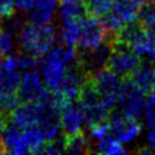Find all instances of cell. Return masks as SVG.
Instances as JSON below:
<instances>
[{"mask_svg": "<svg viewBox=\"0 0 155 155\" xmlns=\"http://www.w3.org/2000/svg\"><path fill=\"white\" fill-rule=\"evenodd\" d=\"M78 62V51L73 46L59 45L52 47L39 61V69L45 86L51 91H58L65 69Z\"/></svg>", "mask_w": 155, "mask_h": 155, "instance_id": "obj_1", "label": "cell"}, {"mask_svg": "<svg viewBox=\"0 0 155 155\" xmlns=\"http://www.w3.org/2000/svg\"><path fill=\"white\" fill-rule=\"evenodd\" d=\"M16 35L18 38V44L24 52L36 58H41L54 46L57 30L51 23L39 24L28 21L22 24Z\"/></svg>", "mask_w": 155, "mask_h": 155, "instance_id": "obj_2", "label": "cell"}, {"mask_svg": "<svg viewBox=\"0 0 155 155\" xmlns=\"http://www.w3.org/2000/svg\"><path fill=\"white\" fill-rule=\"evenodd\" d=\"M145 103V93L133 85L130 79L125 78V80L121 81L116 97L119 111L126 116L138 119L143 114Z\"/></svg>", "mask_w": 155, "mask_h": 155, "instance_id": "obj_3", "label": "cell"}, {"mask_svg": "<svg viewBox=\"0 0 155 155\" xmlns=\"http://www.w3.org/2000/svg\"><path fill=\"white\" fill-rule=\"evenodd\" d=\"M88 79L97 93L99 94L102 102L113 110L114 105L116 104V97L121 85L120 76H117L109 68L103 67L88 74Z\"/></svg>", "mask_w": 155, "mask_h": 155, "instance_id": "obj_4", "label": "cell"}, {"mask_svg": "<svg viewBox=\"0 0 155 155\" xmlns=\"http://www.w3.org/2000/svg\"><path fill=\"white\" fill-rule=\"evenodd\" d=\"M108 39V34L98 17L86 15L80 18V36L78 41L79 52H85L98 47Z\"/></svg>", "mask_w": 155, "mask_h": 155, "instance_id": "obj_5", "label": "cell"}, {"mask_svg": "<svg viewBox=\"0 0 155 155\" xmlns=\"http://www.w3.org/2000/svg\"><path fill=\"white\" fill-rule=\"evenodd\" d=\"M139 63V56L131 51L126 45L119 41H113V47L105 65L107 68L120 78H128Z\"/></svg>", "mask_w": 155, "mask_h": 155, "instance_id": "obj_6", "label": "cell"}, {"mask_svg": "<svg viewBox=\"0 0 155 155\" xmlns=\"http://www.w3.org/2000/svg\"><path fill=\"white\" fill-rule=\"evenodd\" d=\"M108 122L109 134L122 144L130 143L133 139H136L142 131V126L137 119L126 116L119 110L110 111Z\"/></svg>", "mask_w": 155, "mask_h": 155, "instance_id": "obj_7", "label": "cell"}, {"mask_svg": "<svg viewBox=\"0 0 155 155\" xmlns=\"http://www.w3.org/2000/svg\"><path fill=\"white\" fill-rule=\"evenodd\" d=\"M48 88L45 86L41 75L35 69L25 70L21 76V82L17 90V94L21 102H34L41 101Z\"/></svg>", "mask_w": 155, "mask_h": 155, "instance_id": "obj_8", "label": "cell"}, {"mask_svg": "<svg viewBox=\"0 0 155 155\" xmlns=\"http://www.w3.org/2000/svg\"><path fill=\"white\" fill-rule=\"evenodd\" d=\"M41 111H42V103L40 101L22 102V104H18L8 114L7 116L8 122L24 130L29 126L35 125L39 121Z\"/></svg>", "mask_w": 155, "mask_h": 155, "instance_id": "obj_9", "label": "cell"}, {"mask_svg": "<svg viewBox=\"0 0 155 155\" xmlns=\"http://www.w3.org/2000/svg\"><path fill=\"white\" fill-rule=\"evenodd\" d=\"M0 143L4 151L7 154L23 155L29 153V147L24 139L23 130L11 122H7L1 131Z\"/></svg>", "mask_w": 155, "mask_h": 155, "instance_id": "obj_10", "label": "cell"}, {"mask_svg": "<svg viewBox=\"0 0 155 155\" xmlns=\"http://www.w3.org/2000/svg\"><path fill=\"white\" fill-rule=\"evenodd\" d=\"M61 130L64 136L75 134L82 131V125L85 122L82 110L78 103L70 102L61 110Z\"/></svg>", "mask_w": 155, "mask_h": 155, "instance_id": "obj_11", "label": "cell"}, {"mask_svg": "<svg viewBox=\"0 0 155 155\" xmlns=\"http://www.w3.org/2000/svg\"><path fill=\"white\" fill-rule=\"evenodd\" d=\"M21 76V69L15 56H10L2 61L0 69V92H17Z\"/></svg>", "mask_w": 155, "mask_h": 155, "instance_id": "obj_12", "label": "cell"}, {"mask_svg": "<svg viewBox=\"0 0 155 155\" xmlns=\"http://www.w3.org/2000/svg\"><path fill=\"white\" fill-rule=\"evenodd\" d=\"M128 78L145 94H149L155 87V68L151 63H139Z\"/></svg>", "mask_w": 155, "mask_h": 155, "instance_id": "obj_13", "label": "cell"}, {"mask_svg": "<svg viewBox=\"0 0 155 155\" xmlns=\"http://www.w3.org/2000/svg\"><path fill=\"white\" fill-rule=\"evenodd\" d=\"M56 6V0H35L33 6L28 10L27 18L33 23H50L54 16Z\"/></svg>", "mask_w": 155, "mask_h": 155, "instance_id": "obj_14", "label": "cell"}, {"mask_svg": "<svg viewBox=\"0 0 155 155\" xmlns=\"http://www.w3.org/2000/svg\"><path fill=\"white\" fill-rule=\"evenodd\" d=\"M62 25L59 29V40L63 45L73 46L78 45L80 36V18L61 19Z\"/></svg>", "mask_w": 155, "mask_h": 155, "instance_id": "obj_15", "label": "cell"}, {"mask_svg": "<svg viewBox=\"0 0 155 155\" xmlns=\"http://www.w3.org/2000/svg\"><path fill=\"white\" fill-rule=\"evenodd\" d=\"M128 48L139 57L150 56V53L155 48V33L144 29L143 33L128 46Z\"/></svg>", "mask_w": 155, "mask_h": 155, "instance_id": "obj_16", "label": "cell"}, {"mask_svg": "<svg viewBox=\"0 0 155 155\" xmlns=\"http://www.w3.org/2000/svg\"><path fill=\"white\" fill-rule=\"evenodd\" d=\"M111 11L126 24L137 19L138 5L134 0H113Z\"/></svg>", "mask_w": 155, "mask_h": 155, "instance_id": "obj_17", "label": "cell"}, {"mask_svg": "<svg viewBox=\"0 0 155 155\" xmlns=\"http://www.w3.org/2000/svg\"><path fill=\"white\" fill-rule=\"evenodd\" d=\"M90 151L91 149H90L88 139L82 131L75 134L64 136V153L86 154Z\"/></svg>", "mask_w": 155, "mask_h": 155, "instance_id": "obj_18", "label": "cell"}, {"mask_svg": "<svg viewBox=\"0 0 155 155\" xmlns=\"http://www.w3.org/2000/svg\"><path fill=\"white\" fill-rule=\"evenodd\" d=\"M97 151L107 155H121L126 154L127 150L125 149L124 144L120 143L117 139L111 137L110 134L101 138L97 140Z\"/></svg>", "mask_w": 155, "mask_h": 155, "instance_id": "obj_19", "label": "cell"}, {"mask_svg": "<svg viewBox=\"0 0 155 155\" xmlns=\"http://www.w3.org/2000/svg\"><path fill=\"white\" fill-rule=\"evenodd\" d=\"M58 15L61 19L81 18L86 15L85 5L80 1H61L58 6Z\"/></svg>", "mask_w": 155, "mask_h": 155, "instance_id": "obj_20", "label": "cell"}, {"mask_svg": "<svg viewBox=\"0 0 155 155\" xmlns=\"http://www.w3.org/2000/svg\"><path fill=\"white\" fill-rule=\"evenodd\" d=\"M137 21L148 30L155 33V4L148 1L138 8Z\"/></svg>", "mask_w": 155, "mask_h": 155, "instance_id": "obj_21", "label": "cell"}, {"mask_svg": "<svg viewBox=\"0 0 155 155\" xmlns=\"http://www.w3.org/2000/svg\"><path fill=\"white\" fill-rule=\"evenodd\" d=\"M86 15L102 17L107 15L113 6V0H84Z\"/></svg>", "mask_w": 155, "mask_h": 155, "instance_id": "obj_22", "label": "cell"}, {"mask_svg": "<svg viewBox=\"0 0 155 155\" xmlns=\"http://www.w3.org/2000/svg\"><path fill=\"white\" fill-rule=\"evenodd\" d=\"M21 103L17 92H0V111L8 114Z\"/></svg>", "mask_w": 155, "mask_h": 155, "instance_id": "obj_23", "label": "cell"}, {"mask_svg": "<svg viewBox=\"0 0 155 155\" xmlns=\"http://www.w3.org/2000/svg\"><path fill=\"white\" fill-rule=\"evenodd\" d=\"M15 47L12 34L0 25V57L8 56Z\"/></svg>", "mask_w": 155, "mask_h": 155, "instance_id": "obj_24", "label": "cell"}, {"mask_svg": "<svg viewBox=\"0 0 155 155\" xmlns=\"http://www.w3.org/2000/svg\"><path fill=\"white\" fill-rule=\"evenodd\" d=\"M16 61H17V64H18V68L23 71L25 70H30V69H36L39 62H38V58L27 53V52H23V53H19V54H16Z\"/></svg>", "mask_w": 155, "mask_h": 155, "instance_id": "obj_25", "label": "cell"}, {"mask_svg": "<svg viewBox=\"0 0 155 155\" xmlns=\"http://www.w3.org/2000/svg\"><path fill=\"white\" fill-rule=\"evenodd\" d=\"M88 130H90V138L94 139L97 142L98 139L109 134V122L107 120V121H102V122L90 125Z\"/></svg>", "mask_w": 155, "mask_h": 155, "instance_id": "obj_26", "label": "cell"}, {"mask_svg": "<svg viewBox=\"0 0 155 155\" xmlns=\"http://www.w3.org/2000/svg\"><path fill=\"white\" fill-rule=\"evenodd\" d=\"M143 114H144L147 125L149 127L155 126V101H149V99L147 101Z\"/></svg>", "mask_w": 155, "mask_h": 155, "instance_id": "obj_27", "label": "cell"}, {"mask_svg": "<svg viewBox=\"0 0 155 155\" xmlns=\"http://www.w3.org/2000/svg\"><path fill=\"white\" fill-rule=\"evenodd\" d=\"M15 1L13 0H0V16L8 18L15 15Z\"/></svg>", "mask_w": 155, "mask_h": 155, "instance_id": "obj_28", "label": "cell"}, {"mask_svg": "<svg viewBox=\"0 0 155 155\" xmlns=\"http://www.w3.org/2000/svg\"><path fill=\"white\" fill-rule=\"evenodd\" d=\"M13 1H15V7L19 11H28L35 2V0H13Z\"/></svg>", "mask_w": 155, "mask_h": 155, "instance_id": "obj_29", "label": "cell"}, {"mask_svg": "<svg viewBox=\"0 0 155 155\" xmlns=\"http://www.w3.org/2000/svg\"><path fill=\"white\" fill-rule=\"evenodd\" d=\"M147 144L151 153H155V126H151L147 134Z\"/></svg>", "mask_w": 155, "mask_h": 155, "instance_id": "obj_30", "label": "cell"}, {"mask_svg": "<svg viewBox=\"0 0 155 155\" xmlns=\"http://www.w3.org/2000/svg\"><path fill=\"white\" fill-rule=\"evenodd\" d=\"M150 62H151V64H153L154 68H155V48H154L153 52L150 53Z\"/></svg>", "mask_w": 155, "mask_h": 155, "instance_id": "obj_31", "label": "cell"}, {"mask_svg": "<svg viewBox=\"0 0 155 155\" xmlns=\"http://www.w3.org/2000/svg\"><path fill=\"white\" fill-rule=\"evenodd\" d=\"M149 94H150V97H149V101H155V87L153 88V91H151Z\"/></svg>", "mask_w": 155, "mask_h": 155, "instance_id": "obj_32", "label": "cell"}, {"mask_svg": "<svg viewBox=\"0 0 155 155\" xmlns=\"http://www.w3.org/2000/svg\"><path fill=\"white\" fill-rule=\"evenodd\" d=\"M148 1H150V0H134V2H136L138 6H140V5H143V4L148 2Z\"/></svg>", "mask_w": 155, "mask_h": 155, "instance_id": "obj_33", "label": "cell"}, {"mask_svg": "<svg viewBox=\"0 0 155 155\" xmlns=\"http://www.w3.org/2000/svg\"><path fill=\"white\" fill-rule=\"evenodd\" d=\"M61 1H80V2H84V0H61Z\"/></svg>", "mask_w": 155, "mask_h": 155, "instance_id": "obj_34", "label": "cell"}, {"mask_svg": "<svg viewBox=\"0 0 155 155\" xmlns=\"http://www.w3.org/2000/svg\"><path fill=\"white\" fill-rule=\"evenodd\" d=\"M0 154H5V151H4L2 147H1V143H0Z\"/></svg>", "mask_w": 155, "mask_h": 155, "instance_id": "obj_35", "label": "cell"}, {"mask_svg": "<svg viewBox=\"0 0 155 155\" xmlns=\"http://www.w3.org/2000/svg\"><path fill=\"white\" fill-rule=\"evenodd\" d=\"M2 19H4V18H2V17H1V16H0V25H1V24H2Z\"/></svg>", "mask_w": 155, "mask_h": 155, "instance_id": "obj_36", "label": "cell"}, {"mask_svg": "<svg viewBox=\"0 0 155 155\" xmlns=\"http://www.w3.org/2000/svg\"><path fill=\"white\" fill-rule=\"evenodd\" d=\"M1 67H2V61L0 59V69H1Z\"/></svg>", "mask_w": 155, "mask_h": 155, "instance_id": "obj_37", "label": "cell"}, {"mask_svg": "<svg viewBox=\"0 0 155 155\" xmlns=\"http://www.w3.org/2000/svg\"><path fill=\"white\" fill-rule=\"evenodd\" d=\"M150 1H151V2H154V4H155V0H150Z\"/></svg>", "mask_w": 155, "mask_h": 155, "instance_id": "obj_38", "label": "cell"}]
</instances>
